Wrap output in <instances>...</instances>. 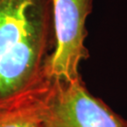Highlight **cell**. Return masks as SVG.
I'll list each match as a JSON object with an SVG mask.
<instances>
[{
	"mask_svg": "<svg viewBox=\"0 0 127 127\" xmlns=\"http://www.w3.org/2000/svg\"><path fill=\"white\" fill-rule=\"evenodd\" d=\"M92 8L93 0H52L54 46L46 65L50 81L72 82L81 77L80 64L90 57L86 24Z\"/></svg>",
	"mask_w": 127,
	"mask_h": 127,
	"instance_id": "obj_2",
	"label": "cell"
},
{
	"mask_svg": "<svg viewBox=\"0 0 127 127\" xmlns=\"http://www.w3.org/2000/svg\"><path fill=\"white\" fill-rule=\"evenodd\" d=\"M53 46L52 0H0V115L44 95Z\"/></svg>",
	"mask_w": 127,
	"mask_h": 127,
	"instance_id": "obj_1",
	"label": "cell"
},
{
	"mask_svg": "<svg viewBox=\"0 0 127 127\" xmlns=\"http://www.w3.org/2000/svg\"><path fill=\"white\" fill-rule=\"evenodd\" d=\"M41 107L45 127H127V120L93 95L82 77L50 81Z\"/></svg>",
	"mask_w": 127,
	"mask_h": 127,
	"instance_id": "obj_3",
	"label": "cell"
},
{
	"mask_svg": "<svg viewBox=\"0 0 127 127\" xmlns=\"http://www.w3.org/2000/svg\"><path fill=\"white\" fill-rule=\"evenodd\" d=\"M42 97L33 104L1 114L0 127H45L41 107Z\"/></svg>",
	"mask_w": 127,
	"mask_h": 127,
	"instance_id": "obj_4",
	"label": "cell"
}]
</instances>
